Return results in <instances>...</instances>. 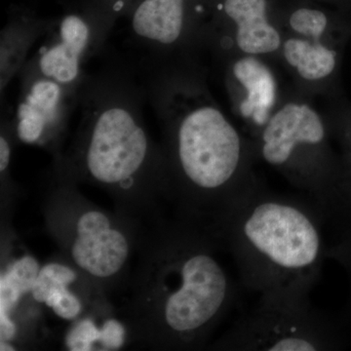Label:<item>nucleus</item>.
<instances>
[{"instance_id":"obj_1","label":"nucleus","mask_w":351,"mask_h":351,"mask_svg":"<svg viewBox=\"0 0 351 351\" xmlns=\"http://www.w3.org/2000/svg\"><path fill=\"white\" fill-rule=\"evenodd\" d=\"M219 248L209 230L180 217L144 223L126 283L128 339L158 350L205 348L237 299Z\"/></svg>"},{"instance_id":"obj_2","label":"nucleus","mask_w":351,"mask_h":351,"mask_svg":"<svg viewBox=\"0 0 351 351\" xmlns=\"http://www.w3.org/2000/svg\"><path fill=\"white\" fill-rule=\"evenodd\" d=\"M73 140L53 158L52 175L103 189L115 209L147 223L162 217L169 179L162 145L147 130L142 94L120 73L87 75Z\"/></svg>"},{"instance_id":"obj_3","label":"nucleus","mask_w":351,"mask_h":351,"mask_svg":"<svg viewBox=\"0 0 351 351\" xmlns=\"http://www.w3.org/2000/svg\"><path fill=\"white\" fill-rule=\"evenodd\" d=\"M149 96L162 125V149L175 216L211 230L257 186L239 132L199 83L160 73Z\"/></svg>"},{"instance_id":"obj_4","label":"nucleus","mask_w":351,"mask_h":351,"mask_svg":"<svg viewBox=\"0 0 351 351\" xmlns=\"http://www.w3.org/2000/svg\"><path fill=\"white\" fill-rule=\"evenodd\" d=\"M325 221L313 201L270 193L258 184L211 228L239 267L242 285L263 294L315 285L325 258Z\"/></svg>"},{"instance_id":"obj_5","label":"nucleus","mask_w":351,"mask_h":351,"mask_svg":"<svg viewBox=\"0 0 351 351\" xmlns=\"http://www.w3.org/2000/svg\"><path fill=\"white\" fill-rule=\"evenodd\" d=\"M43 217L64 260L80 271L97 297L106 299L126 285L144 223L94 204L78 184L54 175Z\"/></svg>"},{"instance_id":"obj_6","label":"nucleus","mask_w":351,"mask_h":351,"mask_svg":"<svg viewBox=\"0 0 351 351\" xmlns=\"http://www.w3.org/2000/svg\"><path fill=\"white\" fill-rule=\"evenodd\" d=\"M314 286L295 284L260 295L255 306L240 316L211 346L217 350H341L348 346L343 318L318 311L309 301Z\"/></svg>"},{"instance_id":"obj_7","label":"nucleus","mask_w":351,"mask_h":351,"mask_svg":"<svg viewBox=\"0 0 351 351\" xmlns=\"http://www.w3.org/2000/svg\"><path fill=\"white\" fill-rule=\"evenodd\" d=\"M113 16L87 17L69 14L51 22L43 43L22 71L38 73L64 86L80 89L87 75L85 64L104 47Z\"/></svg>"},{"instance_id":"obj_8","label":"nucleus","mask_w":351,"mask_h":351,"mask_svg":"<svg viewBox=\"0 0 351 351\" xmlns=\"http://www.w3.org/2000/svg\"><path fill=\"white\" fill-rule=\"evenodd\" d=\"M19 75V99L12 119L17 142L43 147L55 158L64 151L82 88L66 87L32 71H22Z\"/></svg>"},{"instance_id":"obj_9","label":"nucleus","mask_w":351,"mask_h":351,"mask_svg":"<svg viewBox=\"0 0 351 351\" xmlns=\"http://www.w3.org/2000/svg\"><path fill=\"white\" fill-rule=\"evenodd\" d=\"M327 147L324 122L306 104L290 103L270 115L261 132L258 152L269 165L282 171L295 152Z\"/></svg>"},{"instance_id":"obj_10","label":"nucleus","mask_w":351,"mask_h":351,"mask_svg":"<svg viewBox=\"0 0 351 351\" xmlns=\"http://www.w3.org/2000/svg\"><path fill=\"white\" fill-rule=\"evenodd\" d=\"M132 34L158 50L170 49L189 36L186 0H142L131 17Z\"/></svg>"},{"instance_id":"obj_11","label":"nucleus","mask_w":351,"mask_h":351,"mask_svg":"<svg viewBox=\"0 0 351 351\" xmlns=\"http://www.w3.org/2000/svg\"><path fill=\"white\" fill-rule=\"evenodd\" d=\"M237 25L235 43L248 56L270 54L280 49V34L267 17V0H226L219 9Z\"/></svg>"},{"instance_id":"obj_12","label":"nucleus","mask_w":351,"mask_h":351,"mask_svg":"<svg viewBox=\"0 0 351 351\" xmlns=\"http://www.w3.org/2000/svg\"><path fill=\"white\" fill-rule=\"evenodd\" d=\"M233 77L244 88L246 95L239 106L240 113L265 126L276 100V82L270 69L255 56L241 58L232 69Z\"/></svg>"},{"instance_id":"obj_13","label":"nucleus","mask_w":351,"mask_h":351,"mask_svg":"<svg viewBox=\"0 0 351 351\" xmlns=\"http://www.w3.org/2000/svg\"><path fill=\"white\" fill-rule=\"evenodd\" d=\"M50 23L20 19L11 22L0 34V88L1 95L16 75H20L29 61V51L43 38Z\"/></svg>"},{"instance_id":"obj_14","label":"nucleus","mask_w":351,"mask_h":351,"mask_svg":"<svg viewBox=\"0 0 351 351\" xmlns=\"http://www.w3.org/2000/svg\"><path fill=\"white\" fill-rule=\"evenodd\" d=\"M286 62L306 80H324L337 66V53L321 40L291 38L282 43Z\"/></svg>"},{"instance_id":"obj_15","label":"nucleus","mask_w":351,"mask_h":351,"mask_svg":"<svg viewBox=\"0 0 351 351\" xmlns=\"http://www.w3.org/2000/svg\"><path fill=\"white\" fill-rule=\"evenodd\" d=\"M325 226L331 228V239L327 243V258L343 267L348 280V298L343 320L351 327V200L339 205L328 216Z\"/></svg>"},{"instance_id":"obj_16","label":"nucleus","mask_w":351,"mask_h":351,"mask_svg":"<svg viewBox=\"0 0 351 351\" xmlns=\"http://www.w3.org/2000/svg\"><path fill=\"white\" fill-rule=\"evenodd\" d=\"M39 270V263L32 256H23L10 263L0 278V314L13 317L21 299L31 295Z\"/></svg>"},{"instance_id":"obj_17","label":"nucleus","mask_w":351,"mask_h":351,"mask_svg":"<svg viewBox=\"0 0 351 351\" xmlns=\"http://www.w3.org/2000/svg\"><path fill=\"white\" fill-rule=\"evenodd\" d=\"M80 283H86V281L71 263L66 261L50 262L40 267L29 295L36 304H43L50 289L62 284L75 286Z\"/></svg>"},{"instance_id":"obj_18","label":"nucleus","mask_w":351,"mask_h":351,"mask_svg":"<svg viewBox=\"0 0 351 351\" xmlns=\"http://www.w3.org/2000/svg\"><path fill=\"white\" fill-rule=\"evenodd\" d=\"M103 328L97 325L90 311L75 320L66 332L64 343L69 350H101Z\"/></svg>"},{"instance_id":"obj_19","label":"nucleus","mask_w":351,"mask_h":351,"mask_svg":"<svg viewBox=\"0 0 351 351\" xmlns=\"http://www.w3.org/2000/svg\"><path fill=\"white\" fill-rule=\"evenodd\" d=\"M73 286L62 284L51 289L43 304L49 307L58 317L75 321L84 314L85 302Z\"/></svg>"},{"instance_id":"obj_20","label":"nucleus","mask_w":351,"mask_h":351,"mask_svg":"<svg viewBox=\"0 0 351 351\" xmlns=\"http://www.w3.org/2000/svg\"><path fill=\"white\" fill-rule=\"evenodd\" d=\"M327 25L325 14L314 9H299L290 18V27L295 34L313 40H321L326 32Z\"/></svg>"},{"instance_id":"obj_21","label":"nucleus","mask_w":351,"mask_h":351,"mask_svg":"<svg viewBox=\"0 0 351 351\" xmlns=\"http://www.w3.org/2000/svg\"><path fill=\"white\" fill-rule=\"evenodd\" d=\"M16 348H14V346L11 341H0V350L1 351H7V350H15Z\"/></svg>"}]
</instances>
